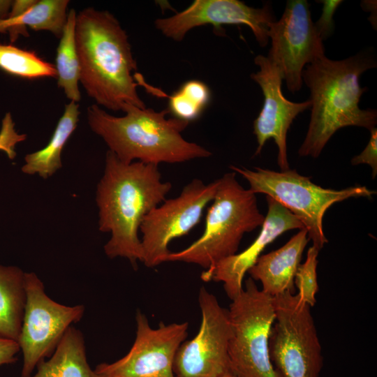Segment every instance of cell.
Here are the masks:
<instances>
[{"label": "cell", "instance_id": "cell-1", "mask_svg": "<svg viewBox=\"0 0 377 377\" xmlns=\"http://www.w3.org/2000/svg\"><path fill=\"white\" fill-rule=\"evenodd\" d=\"M172 184L163 182L158 165L120 161L110 151L96 188L98 230L109 232L104 245L110 258H127L134 269L142 260L138 232L145 216L165 200Z\"/></svg>", "mask_w": 377, "mask_h": 377}, {"label": "cell", "instance_id": "cell-2", "mask_svg": "<svg viewBox=\"0 0 377 377\" xmlns=\"http://www.w3.org/2000/svg\"><path fill=\"white\" fill-rule=\"evenodd\" d=\"M75 39L80 82L95 104L112 111L145 108L133 71L137 63L126 31L107 10L86 8L76 15Z\"/></svg>", "mask_w": 377, "mask_h": 377}, {"label": "cell", "instance_id": "cell-3", "mask_svg": "<svg viewBox=\"0 0 377 377\" xmlns=\"http://www.w3.org/2000/svg\"><path fill=\"white\" fill-rule=\"evenodd\" d=\"M376 67L374 57L360 52L341 60L325 56L306 65L302 80L310 89L311 118L300 156L318 157L340 128L360 126L369 131L377 124L375 109H361L359 102L367 89L360 85L362 74Z\"/></svg>", "mask_w": 377, "mask_h": 377}, {"label": "cell", "instance_id": "cell-4", "mask_svg": "<svg viewBox=\"0 0 377 377\" xmlns=\"http://www.w3.org/2000/svg\"><path fill=\"white\" fill-rule=\"evenodd\" d=\"M122 117L108 113L96 104L87 110L88 124L106 143L109 151L124 163L135 160L158 165L207 158L212 153L205 147L186 140L182 132L188 122L166 118L168 108L155 111L126 105Z\"/></svg>", "mask_w": 377, "mask_h": 377}, {"label": "cell", "instance_id": "cell-5", "mask_svg": "<svg viewBox=\"0 0 377 377\" xmlns=\"http://www.w3.org/2000/svg\"><path fill=\"white\" fill-rule=\"evenodd\" d=\"M218 182L202 235L187 248L170 252L166 262L195 264L207 269L237 253L244 235L263 226L265 216L259 211L256 194L239 184L234 171Z\"/></svg>", "mask_w": 377, "mask_h": 377}, {"label": "cell", "instance_id": "cell-6", "mask_svg": "<svg viewBox=\"0 0 377 377\" xmlns=\"http://www.w3.org/2000/svg\"><path fill=\"white\" fill-rule=\"evenodd\" d=\"M230 168L249 182V189L253 193H264L292 212L302 223L309 239L318 251L327 242L323 227L327 209L350 198H369L376 193L362 186L341 190L323 188L295 170L276 172L254 168L251 170L235 165Z\"/></svg>", "mask_w": 377, "mask_h": 377}, {"label": "cell", "instance_id": "cell-7", "mask_svg": "<svg viewBox=\"0 0 377 377\" xmlns=\"http://www.w3.org/2000/svg\"><path fill=\"white\" fill-rule=\"evenodd\" d=\"M231 327L228 355L237 377H279L270 360L269 340L275 318L274 298L251 277L228 309Z\"/></svg>", "mask_w": 377, "mask_h": 377}, {"label": "cell", "instance_id": "cell-8", "mask_svg": "<svg viewBox=\"0 0 377 377\" xmlns=\"http://www.w3.org/2000/svg\"><path fill=\"white\" fill-rule=\"evenodd\" d=\"M274 298L270 360L279 377H319L323 364L321 345L311 307L286 292Z\"/></svg>", "mask_w": 377, "mask_h": 377}, {"label": "cell", "instance_id": "cell-9", "mask_svg": "<svg viewBox=\"0 0 377 377\" xmlns=\"http://www.w3.org/2000/svg\"><path fill=\"white\" fill-rule=\"evenodd\" d=\"M26 303L17 343L23 355L21 377H31L49 358L68 329L79 322L85 307L66 306L52 300L34 272H25Z\"/></svg>", "mask_w": 377, "mask_h": 377}, {"label": "cell", "instance_id": "cell-10", "mask_svg": "<svg viewBox=\"0 0 377 377\" xmlns=\"http://www.w3.org/2000/svg\"><path fill=\"white\" fill-rule=\"evenodd\" d=\"M218 184V179L205 184L193 179L177 197L165 199L145 216L140 231L142 263L146 267H154L166 262L170 253L169 243L187 235L200 222L204 209L214 198Z\"/></svg>", "mask_w": 377, "mask_h": 377}, {"label": "cell", "instance_id": "cell-11", "mask_svg": "<svg viewBox=\"0 0 377 377\" xmlns=\"http://www.w3.org/2000/svg\"><path fill=\"white\" fill-rule=\"evenodd\" d=\"M202 320L191 339L179 347L173 362L175 377H221L232 373L228 346L231 327L228 310L206 288L199 290Z\"/></svg>", "mask_w": 377, "mask_h": 377}, {"label": "cell", "instance_id": "cell-12", "mask_svg": "<svg viewBox=\"0 0 377 377\" xmlns=\"http://www.w3.org/2000/svg\"><path fill=\"white\" fill-rule=\"evenodd\" d=\"M309 7L306 0H288L281 18L268 31L271 47L267 57L279 68L293 94L302 87L304 67L325 56Z\"/></svg>", "mask_w": 377, "mask_h": 377}, {"label": "cell", "instance_id": "cell-13", "mask_svg": "<svg viewBox=\"0 0 377 377\" xmlns=\"http://www.w3.org/2000/svg\"><path fill=\"white\" fill-rule=\"evenodd\" d=\"M135 321L136 336L128 353L114 362L98 364L94 369L98 377H175V357L187 337L188 323L161 322L153 328L140 310Z\"/></svg>", "mask_w": 377, "mask_h": 377}, {"label": "cell", "instance_id": "cell-14", "mask_svg": "<svg viewBox=\"0 0 377 377\" xmlns=\"http://www.w3.org/2000/svg\"><path fill=\"white\" fill-rule=\"evenodd\" d=\"M276 21L272 6L253 8L239 0H195L188 8L166 18H158L154 26L164 36L182 41L192 29L211 24L216 35L223 36V25L249 27L260 47L269 40L268 31Z\"/></svg>", "mask_w": 377, "mask_h": 377}, {"label": "cell", "instance_id": "cell-15", "mask_svg": "<svg viewBox=\"0 0 377 377\" xmlns=\"http://www.w3.org/2000/svg\"><path fill=\"white\" fill-rule=\"evenodd\" d=\"M259 71L251 74V78L261 88L264 102L253 121V134L258 147L254 154H260L265 142L273 139L278 148L277 162L281 171L289 170L287 158V133L293 120L301 112L310 109L311 103L288 101L283 96L282 75L276 64L267 57L259 54L254 59Z\"/></svg>", "mask_w": 377, "mask_h": 377}, {"label": "cell", "instance_id": "cell-16", "mask_svg": "<svg viewBox=\"0 0 377 377\" xmlns=\"http://www.w3.org/2000/svg\"><path fill=\"white\" fill-rule=\"evenodd\" d=\"M266 199L267 213L253 242L243 251L220 260L201 274L200 277L204 281L222 282L226 295L231 300L242 290L245 274L267 245L288 230L305 229L302 223L281 203L269 196Z\"/></svg>", "mask_w": 377, "mask_h": 377}, {"label": "cell", "instance_id": "cell-17", "mask_svg": "<svg viewBox=\"0 0 377 377\" xmlns=\"http://www.w3.org/2000/svg\"><path fill=\"white\" fill-rule=\"evenodd\" d=\"M306 229L293 236L283 246L261 255L248 273L262 284V290L272 297L294 293V279L304 249L309 242Z\"/></svg>", "mask_w": 377, "mask_h": 377}, {"label": "cell", "instance_id": "cell-18", "mask_svg": "<svg viewBox=\"0 0 377 377\" xmlns=\"http://www.w3.org/2000/svg\"><path fill=\"white\" fill-rule=\"evenodd\" d=\"M36 369L31 377H98L87 362L83 334L73 325L53 354L40 362Z\"/></svg>", "mask_w": 377, "mask_h": 377}, {"label": "cell", "instance_id": "cell-19", "mask_svg": "<svg viewBox=\"0 0 377 377\" xmlns=\"http://www.w3.org/2000/svg\"><path fill=\"white\" fill-rule=\"evenodd\" d=\"M79 114L77 103L71 101L65 105L64 112L47 145L25 156L24 164L21 169L23 173L37 174L43 179H47L61 168V151L77 127Z\"/></svg>", "mask_w": 377, "mask_h": 377}, {"label": "cell", "instance_id": "cell-20", "mask_svg": "<svg viewBox=\"0 0 377 377\" xmlns=\"http://www.w3.org/2000/svg\"><path fill=\"white\" fill-rule=\"evenodd\" d=\"M68 0H36L25 13L0 20V33L8 32L11 42L19 35L28 36L27 27L34 31H49L61 38L66 21Z\"/></svg>", "mask_w": 377, "mask_h": 377}, {"label": "cell", "instance_id": "cell-21", "mask_svg": "<svg viewBox=\"0 0 377 377\" xmlns=\"http://www.w3.org/2000/svg\"><path fill=\"white\" fill-rule=\"evenodd\" d=\"M25 303V272L0 265V335L17 341Z\"/></svg>", "mask_w": 377, "mask_h": 377}, {"label": "cell", "instance_id": "cell-22", "mask_svg": "<svg viewBox=\"0 0 377 377\" xmlns=\"http://www.w3.org/2000/svg\"><path fill=\"white\" fill-rule=\"evenodd\" d=\"M76 15L74 9H71L67 15L57 50L55 65L58 87L64 90L71 102L75 103L81 99L78 87L80 63L75 39Z\"/></svg>", "mask_w": 377, "mask_h": 377}, {"label": "cell", "instance_id": "cell-23", "mask_svg": "<svg viewBox=\"0 0 377 377\" xmlns=\"http://www.w3.org/2000/svg\"><path fill=\"white\" fill-rule=\"evenodd\" d=\"M0 68L11 75L27 79L57 77L54 65L34 52L12 45L0 44Z\"/></svg>", "mask_w": 377, "mask_h": 377}, {"label": "cell", "instance_id": "cell-24", "mask_svg": "<svg viewBox=\"0 0 377 377\" xmlns=\"http://www.w3.org/2000/svg\"><path fill=\"white\" fill-rule=\"evenodd\" d=\"M210 99L211 91L205 82L188 80L169 97L168 109L175 118L189 123L200 117Z\"/></svg>", "mask_w": 377, "mask_h": 377}, {"label": "cell", "instance_id": "cell-25", "mask_svg": "<svg viewBox=\"0 0 377 377\" xmlns=\"http://www.w3.org/2000/svg\"><path fill=\"white\" fill-rule=\"evenodd\" d=\"M319 251L313 246L309 248L306 258L299 265L294 279L298 289L297 296L310 307L315 305L318 291L316 269Z\"/></svg>", "mask_w": 377, "mask_h": 377}, {"label": "cell", "instance_id": "cell-26", "mask_svg": "<svg viewBox=\"0 0 377 377\" xmlns=\"http://www.w3.org/2000/svg\"><path fill=\"white\" fill-rule=\"evenodd\" d=\"M316 2L322 3L323 8L321 15L314 23V27L318 36L323 41L330 37L334 31L333 15L343 1L320 0L316 1Z\"/></svg>", "mask_w": 377, "mask_h": 377}, {"label": "cell", "instance_id": "cell-27", "mask_svg": "<svg viewBox=\"0 0 377 377\" xmlns=\"http://www.w3.org/2000/svg\"><path fill=\"white\" fill-rule=\"evenodd\" d=\"M371 138L364 149L351 159V164L356 165L362 163L368 164L372 169V177L377 174V129L370 131Z\"/></svg>", "mask_w": 377, "mask_h": 377}, {"label": "cell", "instance_id": "cell-28", "mask_svg": "<svg viewBox=\"0 0 377 377\" xmlns=\"http://www.w3.org/2000/svg\"><path fill=\"white\" fill-rule=\"evenodd\" d=\"M20 351L16 341L0 335V366L15 363Z\"/></svg>", "mask_w": 377, "mask_h": 377}, {"label": "cell", "instance_id": "cell-29", "mask_svg": "<svg viewBox=\"0 0 377 377\" xmlns=\"http://www.w3.org/2000/svg\"><path fill=\"white\" fill-rule=\"evenodd\" d=\"M35 2L36 0H17L13 1L11 10L6 18L13 17L25 13Z\"/></svg>", "mask_w": 377, "mask_h": 377}, {"label": "cell", "instance_id": "cell-30", "mask_svg": "<svg viewBox=\"0 0 377 377\" xmlns=\"http://www.w3.org/2000/svg\"><path fill=\"white\" fill-rule=\"evenodd\" d=\"M12 3L10 1H0V20L6 19L9 13L8 9Z\"/></svg>", "mask_w": 377, "mask_h": 377}, {"label": "cell", "instance_id": "cell-31", "mask_svg": "<svg viewBox=\"0 0 377 377\" xmlns=\"http://www.w3.org/2000/svg\"><path fill=\"white\" fill-rule=\"evenodd\" d=\"M221 377H237L235 376L232 373H228V374H225L224 376H221Z\"/></svg>", "mask_w": 377, "mask_h": 377}]
</instances>
